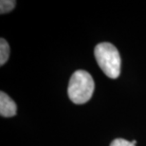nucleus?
<instances>
[{
	"mask_svg": "<svg viewBox=\"0 0 146 146\" xmlns=\"http://www.w3.org/2000/svg\"><path fill=\"white\" fill-rule=\"evenodd\" d=\"M11 48L8 42L4 38L0 39V66H3L7 63V61L10 57Z\"/></svg>",
	"mask_w": 146,
	"mask_h": 146,
	"instance_id": "20e7f679",
	"label": "nucleus"
},
{
	"mask_svg": "<svg viewBox=\"0 0 146 146\" xmlns=\"http://www.w3.org/2000/svg\"><path fill=\"white\" fill-rule=\"evenodd\" d=\"M95 89L92 76L86 70H76L69 80L68 94L72 103L84 104L91 99Z\"/></svg>",
	"mask_w": 146,
	"mask_h": 146,
	"instance_id": "f257e3e1",
	"label": "nucleus"
},
{
	"mask_svg": "<svg viewBox=\"0 0 146 146\" xmlns=\"http://www.w3.org/2000/svg\"><path fill=\"white\" fill-rule=\"evenodd\" d=\"M17 106L13 100L5 92H0V115L5 118H10L16 115Z\"/></svg>",
	"mask_w": 146,
	"mask_h": 146,
	"instance_id": "7ed1b4c3",
	"label": "nucleus"
},
{
	"mask_svg": "<svg viewBox=\"0 0 146 146\" xmlns=\"http://www.w3.org/2000/svg\"><path fill=\"white\" fill-rule=\"evenodd\" d=\"M110 146H136V144L123 139H116L111 142Z\"/></svg>",
	"mask_w": 146,
	"mask_h": 146,
	"instance_id": "423d86ee",
	"label": "nucleus"
},
{
	"mask_svg": "<svg viewBox=\"0 0 146 146\" xmlns=\"http://www.w3.org/2000/svg\"><path fill=\"white\" fill-rule=\"evenodd\" d=\"M16 2L15 1H11V0H2L0 2V13L1 14L7 13L9 11H13V8L15 7Z\"/></svg>",
	"mask_w": 146,
	"mask_h": 146,
	"instance_id": "39448f33",
	"label": "nucleus"
},
{
	"mask_svg": "<svg viewBox=\"0 0 146 146\" xmlns=\"http://www.w3.org/2000/svg\"><path fill=\"white\" fill-rule=\"evenodd\" d=\"M95 59L107 77L117 79L121 73V56L114 45L107 42L100 43L94 49Z\"/></svg>",
	"mask_w": 146,
	"mask_h": 146,
	"instance_id": "f03ea898",
	"label": "nucleus"
}]
</instances>
